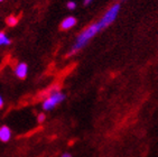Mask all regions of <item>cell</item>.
Listing matches in <instances>:
<instances>
[{
	"instance_id": "1",
	"label": "cell",
	"mask_w": 158,
	"mask_h": 157,
	"mask_svg": "<svg viewBox=\"0 0 158 157\" xmlns=\"http://www.w3.org/2000/svg\"><path fill=\"white\" fill-rule=\"evenodd\" d=\"M102 29H104V28H103V26H102V24L100 23V20L97 21V23H93V24H91L90 26H88L84 30H82V32L79 34V36L76 37L75 43H74L73 46L71 47V51H70V53L67 54V56H72V55L76 54L77 52L81 51V49H82L83 47H85L86 44H88L98 33H100Z\"/></svg>"
},
{
	"instance_id": "2",
	"label": "cell",
	"mask_w": 158,
	"mask_h": 157,
	"mask_svg": "<svg viewBox=\"0 0 158 157\" xmlns=\"http://www.w3.org/2000/svg\"><path fill=\"white\" fill-rule=\"evenodd\" d=\"M64 99H65V94L63 92H61L57 88L53 89L51 91V93L48 94V97L44 100L42 107L45 111H49V110H53L57 104L63 102Z\"/></svg>"
},
{
	"instance_id": "3",
	"label": "cell",
	"mask_w": 158,
	"mask_h": 157,
	"mask_svg": "<svg viewBox=\"0 0 158 157\" xmlns=\"http://www.w3.org/2000/svg\"><path fill=\"white\" fill-rule=\"evenodd\" d=\"M120 8H121L120 3L116 2V3H113L112 6L110 7L108 10H106V14H104V15L102 16V18L100 19V23L102 24L103 28L108 27L109 25H111L113 21L116 20V18L118 17L119 11H120Z\"/></svg>"
},
{
	"instance_id": "4",
	"label": "cell",
	"mask_w": 158,
	"mask_h": 157,
	"mask_svg": "<svg viewBox=\"0 0 158 157\" xmlns=\"http://www.w3.org/2000/svg\"><path fill=\"white\" fill-rule=\"evenodd\" d=\"M27 74H28V65L25 62H20V63H18L16 65L15 75L17 78H20V80H24V78H26Z\"/></svg>"
},
{
	"instance_id": "5",
	"label": "cell",
	"mask_w": 158,
	"mask_h": 157,
	"mask_svg": "<svg viewBox=\"0 0 158 157\" xmlns=\"http://www.w3.org/2000/svg\"><path fill=\"white\" fill-rule=\"evenodd\" d=\"M76 23H77V20H76L75 17H73V16H69V17H66V18H64L63 20H62L61 29L62 30L71 29V28H73L74 26H75Z\"/></svg>"
},
{
	"instance_id": "6",
	"label": "cell",
	"mask_w": 158,
	"mask_h": 157,
	"mask_svg": "<svg viewBox=\"0 0 158 157\" xmlns=\"http://www.w3.org/2000/svg\"><path fill=\"white\" fill-rule=\"evenodd\" d=\"M11 139V130L8 126H1L0 127V140L2 142H9Z\"/></svg>"
},
{
	"instance_id": "7",
	"label": "cell",
	"mask_w": 158,
	"mask_h": 157,
	"mask_svg": "<svg viewBox=\"0 0 158 157\" xmlns=\"http://www.w3.org/2000/svg\"><path fill=\"white\" fill-rule=\"evenodd\" d=\"M11 43L10 38L3 32H0V46H8Z\"/></svg>"
},
{
	"instance_id": "8",
	"label": "cell",
	"mask_w": 158,
	"mask_h": 157,
	"mask_svg": "<svg viewBox=\"0 0 158 157\" xmlns=\"http://www.w3.org/2000/svg\"><path fill=\"white\" fill-rule=\"evenodd\" d=\"M6 23L8 26L14 27V26H16V25L18 24V18H17L16 16H9V17L6 19Z\"/></svg>"
},
{
	"instance_id": "9",
	"label": "cell",
	"mask_w": 158,
	"mask_h": 157,
	"mask_svg": "<svg viewBox=\"0 0 158 157\" xmlns=\"http://www.w3.org/2000/svg\"><path fill=\"white\" fill-rule=\"evenodd\" d=\"M66 8L69 10H74L76 8V2H75V1H67V2H66Z\"/></svg>"
},
{
	"instance_id": "10",
	"label": "cell",
	"mask_w": 158,
	"mask_h": 157,
	"mask_svg": "<svg viewBox=\"0 0 158 157\" xmlns=\"http://www.w3.org/2000/svg\"><path fill=\"white\" fill-rule=\"evenodd\" d=\"M45 119H46V116L44 113H38L37 115V122L38 124H43L45 121Z\"/></svg>"
},
{
	"instance_id": "11",
	"label": "cell",
	"mask_w": 158,
	"mask_h": 157,
	"mask_svg": "<svg viewBox=\"0 0 158 157\" xmlns=\"http://www.w3.org/2000/svg\"><path fill=\"white\" fill-rule=\"evenodd\" d=\"M92 1H93V0H83V2H84L85 6H88V5H90V3H91Z\"/></svg>"
},
{
	"instance_id": "12",
	"label": "cell",
	"mask_w": 158,
	"mask_h": 157,
	"mask_svg": "<svg viewBox=\"0 0 158 157\" xmlns=\"http://www.w3.org/2000/svg\"><path fill=\"white\" fill-rule=\"evenodd\" d=\"M61 157H72V155L70 153H64V154H62Z\"/></svg>"
},
{
	"instance_id": "13",
	"label": "cell",
	"mask_w": 158,
	"mask_h": 157,
	"mask_svg": "<svg viewBox=\"0 0 158 157\" xmlns=\"http://www.w3.org/2000/svg\"><path fill=\"white\" fill-rule=\"evenodd\" d=\"M3 103H5V102H3V99H2V97H1V95H0V109H1V108H2V107H3Z\"/></svg>"
},
{
	"instance_id": "14",
	"label": "cell",
	"mask_w": 158,
	"mask_h": 157,
	"mask_svg": "<svg viewBox=\"0 0 158 157\" xmlns=\"http://www.w3.org/2000/svg\"><path fill=\"white\" fill-rule=\"evenodd\" d=\"M2 1H3V0H0V2H2Z\"/></svg>"
}]
</instances>
